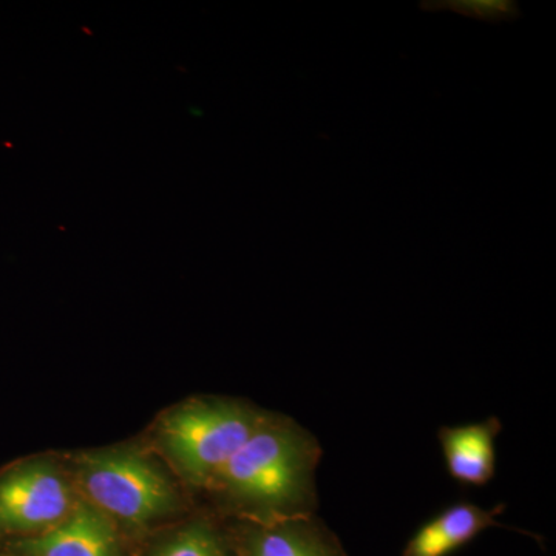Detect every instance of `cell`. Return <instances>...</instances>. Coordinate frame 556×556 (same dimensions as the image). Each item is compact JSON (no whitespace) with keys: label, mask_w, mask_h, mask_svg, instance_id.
<instances>
[{"label":"cell","mask_w":556,"mask_h":556,"mask_svg":"<svg viewBox=\"0 0 556 556\" xmlns=\"http://www.w3.org/2000/svg\"><path fill=\"white\" fill-rule=\"evenodd\" d=\"M321 447L287 416L266 415L208 490L243 521L270 522L317 515Z\"/></svg>","instance_id":"6da1fadb"},{"label":"cell","mask_w":556,"mask_h":556,"mask_svg":"<svg viewBox=\"0 0 556 556\" xmlns=\"http://www.w3.org/2000/svg\"><path fill=\"white\" fill-rule=\"evenodd\" d=\"M266 415L236 399H195L164 416L160 444L182 477L208 489Z\"/></svg>","instance_id":"7a4b0ae2"},{"label":"cell","mask_w":556,"mask_h":556,"mask_svg":"<svg viewBox=\"0 0 556 556\" xmlns=\"http://www.w3.org/2000/svg\"><path fill=\"white\" fill-rule=\"evenodd\" d=\"M87 501L113 522L146 527L169 517L179 506L174 482L137 450L110 448L76 457Z\"/></svg>","instance_id":"3957f363"},{"label":"cell","mask_w":556,"mask_h":556,"mask_svg":"<svg viewBox=\"0 0 556 556\" xmlns=\"http://www.w3.org/2000/svg\"><path fill=\"white\" fill-rule=\"evenodd\" d=\"M72 485L49 460H24L0 473V540L53 529L76 504Z\"/></svg>","instance_id":"277c9868"},{"label":"cell","mask_w":556,"mask_h":556,"mask_svg":"<svg viewBox=\"0 0 556 556\" xmlns=\"http://www.w3.org/2000/svg\"><path fill=\"white\" fill-rule=\"evenodd\" d=\"M236 556H348L340 538L317 515L243 521L230 533Z\"/></svg>","instance_id":"5b68a950"},{"label":"cell","mask_w":556,"mask_h":556,"mask_svg":"<svg viewBox=\"0 0 556 556\" xmlns=\"http://www.w3.org/2000/svg\"><path fill=\"white\" fill-rule=\"evenodd\" d=\"M10 548L20 556H124L115 522L86 500L53 529L17 538Z\"/></svg>","instance_id":"8992f818"},{"label":"cell","mask_w":556,"mask_h":556,"mask_svg":"<svg viewBox=\"0 0 556 556\" xmlns=\"http://www.w3.org/2000/svg\"><path fill=\"white\" fill-rule=\"evenodd\" d=\"M503 431L497 417L466 426L441 427L439 444L450 477L460 484L485 485L495 477L496 438Z\"/></svg>","instance_id":"52a82bcc"},{"label":"cell","mask_w":556,"mask_h":556,"mask_svg":"<svg viewBox=\"0 0 556 556\" xmlns=\"http://www.w3.org/2000/svg\"><path fill=\"white\" fill-rule=\"evenodd\" d=\"M504 508V504L492 510L471 503L453 504L417 529L402 556H448L490 527H506L496 519Z\"/></svg>","instance_id":"ba28073f"},{"label":"cell","mask_w":556,"mask_h":556,"mask_svg":"<svg viewBox=\"0 0 556 556\" xmlns=\"http://www.w3.org/2000/svg\"><path fill=\"white\" fill-rule=\"evenodd\" d=\"M148 556H236L230 533L211 519H193L169 535L161 538Z\"/></svg>","instance_id":"9c48e42d"},{"label":"cell","mask_w":556,"mask_h":556,"mask_svg":"<svg viewBox=\"0 0 556 556\" xmlns=\"http://www.w3.org/2000/svg\"><path fill=\"white\" fill-rule=\"evenodd\" d=\"M424 10H450L470 20L482 22L515 21L519 17V7L514 0H441L422 2Z\"/></svg>","instance_id":"30bf717a"}]
</instances>
